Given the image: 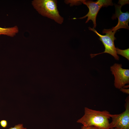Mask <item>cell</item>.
<instances>
[{
	"label": "cell",
	"instance_id": "1",
	"mask_svg": "<svg viewBox=\"0 0 129 129\" xmlns=\"http://www.w3.org/2000/svg\"><path fill=\"white\" fill-rule=\"evenodd\" d=\"M84 114L77 122L85 127L94 126L100 129H109L110 114L106 110L100 111L85 107Z\"/></svg>",
	"mask_w": 129,
	"mask_h": 129
},
{
	"label": "cell",
	"instance_id": "2",
	"mask_svg": "<svg viewBox=\"0 0 129 129\" xmlns=\"http://www.w3.org/2000/svg\"><path fill=\"white\" fill-rule=\"evenodd\" d=\"M34 8L42 16L54 20L59 24H62L64 18L59 14L55 0H34L32 1Z\"/></svg>",
	"mask_w": 129,
	"mask_h": 129
},
{
	"label": "cell",
	"instance_id": "3",
	"mask_svg": "<svg viewBox=\"0 0 129 129\" xmlns=\"http://www.w3.org/2000/svg\"><path fill=\"white\" fill-rule=\"evenodd\" d=\"M89 30L92 31L96 33L100 38L99 39L102 42L104 45L105 49L103 52L98 54H90L91 58H92L97 55L104 53L109 54L117 60H118L119 57L117 55L116 51V48L114 44V40L116 39L114 35L116 32L112 31V28L109 29H104L102 31V33H105V35H102L99 33L93 27H88Z\"/></svg>",
	"mask_w": 129,
	"mask_h": 129
},
{
	"label": "cell",
	"instance_id": "4",
	"mask_svg": "<svg viewBox=\"0 0 129 129\" xmlns=\"http://www.w3.org/2000/svg\"><path fill=\"white\" fill-rule=\"evenodd\" d=\"M82 3L86 5L89 9L88 13L85 16L79 18H74L73 19H83L87 17L86 23L91 20L93 22L94 28H96V18L98 12L102 7L112 6L113 5L112 0H98L96 1L91 0H82Z\"/></svg>",
	"mask_w": 129,
	"mask_h": 129
},
{
	"label": "cell",
	"instance_id": "5",
	"mask_svg": "<svg viewBox=\"0 0 129 129\" xmlns=\"http://www.w3.org/2000/svg\"><path fill=\"white\" fill-rule=\"evenodd\" d=\"M125 111L118 114H110L112 122L109 123V129L115 128L117 129H129V99L127 97L125 100Z\"/></svg>",
	"mask_w": 129,
	"mask_h": 129
},
{
	"label": "cell",
	"instance_id": "6",
	"mask_svg": "<svg viewBox=\"0 0 129 129\" xmlns=\"http://www.w3.org/2000/svg\"><path fill=\"white\" fill-rule=\"evenodd\" d=\"M121 64L115 63L110 67V70L114 77V85L120 89L129 83V70L122 68Z\"/></svg>",
	"mask_w": 129,
	"mask_h": 129
},
{
	"label": "cell",
	"instance_id": "7",
	"mask_svg": "<svg viewBox=\"0 0 129 129\" xmlns=\"http://www.w3.org/2000/svg\"><path fill=\"white\" fill-rule=\"evenodd\" d=\"M119 5H115V14L112 17L113 19L116 18L118 19V22L117 25L112 28V31L116 32L120 28H125L129 29L128 23L129 21V13L127 11L125 12H122L121 9L123 5L128 4L127 0H119Z\"/></svg>",
	"mask_w": 129,
	"mask_h": 129
},
{
	"label": "cell",
	"instance_id": "8",
	"mask_svg": "<svg viewBox=\"0 0 129 129\" xmlns=\"http://www.w3.org/2000/svg\"><path fill=\"white\" fill-rule=\"evenodd\" d=\"M18 32V28L17 26L8 28L0 27V35H4L12 37L15 36Z\"/></svg>",
	"mask_w": 129,
	"mask_h": 129
},
{
	"label": "cell",
	"instance_id": "9",
	"mask_svg": "<svg viewBox=\"0 0 129 129\" xmlns=\"http://www.w3.org/2000/svg\"><path fill=\"white\" fill-rule=\"evenodd\" d=\"M116 52L117 54L125 57L129 60V49L122 50L118 48H116Z\"/></svg>",
	"mask_w": 129,
	"mask_h": 129
},
{
	"label": "cell",
	"instance_id": "10",
	"mask_svg": "<svg viewBox=\"0 0 129 129\" xmlns=\"http://www.w3.org/2000/svg\"><path fill=\"white\" fill-rule=\"evenodd\" d=\"M81 0H65V3L67 4H69L70 6L75 5H78L81 4L82 3Z\"/></svg>",
	"mask_w": 129,
	"mask_h": 129
},
{
	"label": "cell",
	"instance_id": "11",
	"mask_svg": "<svg viewBox=\"0 0 129 129\" xmlns=\"http://www.w3.org/2000/svg\"><path fill=\"white\" fill-rule=\"evenodd\" d=\"M9 129H27L24 127L22 124H19L15 125L13 127H11Z\"/></svg>",
	"mask_w": 129,
	"mask_h": 129
},
{
	"label": "cell",
	"instance_id": "12",
	"mask_svg": "<svg viewBox=\"0 0 129 129\" xmlns=\"http://www.w3.org/2000/svg\"><path fill=\"white\" fill-rule=\"evenodd\" d=\"M1 126L3 128L6 127L7 125V122L5 120H2L0 122Z\"/></svg>",
	"mask_w": 129,
	"mask_h": 129
},
{
	"label": "cell",
	"instance_id": "13",
	"mask_svg": "<svg viewBox=\"0 0 129 129\" xmlns=\"http://www.w3.org/2000/svg\"><path fill=\"white\" fill-rule=\"evenodd\" d=\"M81 129H100L96 127L91 126L85 127L83 126L81 127Z\"/></svg>",
	"mask_w": 129,
	"mask_h": 129
},
{
	"label": "cell",
	"instance_id": "14",
	"mask_svg": "<svg viewBox=\"0 0 129 129\" xmlns=\"http://www.w3.org/2000/svg\"><path fill=\"white\" fill-rule=\"evenodd\" d=\"M120 90L123 92L128 94H129V89L122 88L120 89Z\"/></svg>",
	"mask_w": 129,
	"mask_h": 129
},
{
	"label": "cell",
	"instance_id": "15",
	"mask_svg": "<svg viewBox=\"0 0 129 129\" xmlns=\"http://www.w3.org/2000/svg\"><path fill=\"white\" fill-rule=\"evenodd\" d=\"M129 87V85H127V86H123L122 88H128Z\"/></svg>",
	"mask_w": 129,
	"mask_h": 129
},
{
	"label": "cell",
	"instance_id": "16",
	"mask_svg": "<svg viewBox=\"0 0 129 129\" xmlns=\"http://www.w3.org/2000/svg\"><path fill=\"white\" fill-rule=\"evenodd\" d=\"M109 129H117L116 128H110Z\"/></svg>",
	"mask_w": 129,
	"mask_h": 129
}]
</instances>
